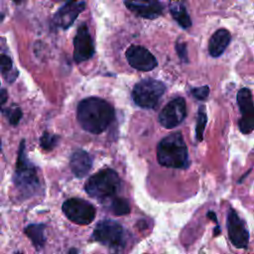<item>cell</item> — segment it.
Here are the masks:
<instances>
[{
	"label": "cell",
	"mask_w": 254,
	"mask_h": 254,
	"mask_svg": "<svg viewBox=\"0 0 254 254\" xmlns=\"http://www.w3.org/2000/svg\"><path fill=\"white\" fill-rule=\"evenodd\" d=\"M94 43L89 34L88 27L82 23L73 38V60L80 64L88 61L94 55Z\"/></svg>",
	"instance_id": "30bf717a"
},
{
	"label": "cell",
	"mask_w": 254,
	"mask_h": 254,
	"mask_svg": "<svg viewBox=\"0 0 254 254\" xmlns=\"http://www.w3.org/2000/svg\"><path fill=\"white\" fill-rule=\"evenodd\" d=\"M0 147H1V143H0Z\"/></svg>",
	"instance_id": "f1b7e54d"
},
{
	"label": "cell",
	"mask_w": 254,
	"mask_h": 254,
	"mask_svg": "<svg viewBox=\"0 0 254 254\" xmlns=\"http://www.w3.org/2000/svg\"><path fill=\"white\" fill-rule=\"evenodd\" d=\"M91 238L108 247H119L124 244V229L117 221L100 220L96 224Z\"/></svg>",
	"instance_id": "8992f818"
},
{
	"label": "cell",
	"mask_w": 254,
	"mask_h": 254,
	"mask_svg": "<svg viewBox=\"0 0 254 254\" xmlns=\"http://www.w3.org/2000/svg\"><path fill=\"white\" fill-rule=\"evenodd\" d=\"M187 116V104L183 97L172 99L159 114V122L162 126L172 129L181 124Z\"/></svg>",
	"instance_id": "9c48e42d"
},
{
	"label": "cell",
	"mask_w": 254,
	"mask_h": 254,
	"mask_svg": "<svg viewBox=\"0 0 254 254\" xmlns=\"http://www.w3.org/2000/svg\"><path fill=\"white\" fill-rule=\"evenodd\" d=\"M230 39V33L226 29H219L214 32L208 42V52L210 56L213 58L220 57L229 45Z\"/></svg>",
	"instance_id": "2e32d148"
},
{
	"label": "cell",
	"mask_w": 254,
	"mask_h": 254,
	"mask_svg": "<svg viewBox=\"0 0 254 254\" xmlns=\"http://www.w3.org/2000/svg\"><path fill=\"white\" fill-rule=\"evenodd\" d=\"M176 50H177V53H178L180 59L183 62L188 63L189 60H188V53H187L186 44L185 43H177L176 44Z\"/></svg>",
	"instance_id": "d4e9b609"
},
{
	"label": "cell",
	"mask_w": 254,
	"mask_h": 254,
	"mask_svg": "<svg viewBox=\"0 0 254 254\" xmlns=\"http://www.w3.org/2000/svg\"><path fill=\"white\" fill-rule=\"evenodd\" d=\"M126 59L133 68L140 71H150L158 64L154 55L146 48L138 45H133L128 48L126 51Z\"/></svg>",
	"instance_id": "7c38bea8"
},
{
	"label": "cell",
	"mask_w": 254,
	"mask_h": 254,
	"mask_svg": "<svg viewBox=\"0 0 254 254\" xmlns=\"http://www.w3.org/2000/svg\"><path fill=\"white\" fill-rule=\"evenodd\" d=\"M157 159L160 165L167 168L183 169L189 166L188 148L181 132L172 133L159 142Z\"/></svg>",
	"instance_id": "7a4b0ae2"
},
{
	"label": "cell",
	"mask_w": 254,
	"mask_h": 254,
	"mask_svg": "<svg viewBox=\"0 0 254 254\" xmlns=\"http://www.w3.org/2000/svg\"><path fill=\"white\" fill-rule=\"evenodd\" d=\"M6 114L12 125H17L22 118V110L17 106L9 107L6 109Z\"/></svg>",
	"instance_id": "7402d4cb"
},
{
	"label": "cell",
	"mask_w": 254,
	"mask_h": 254,
	"mask_svg": "<svg viewBox=\"0 0 254 254\" xmlns=\"http://www.w3.org/2000/svg\"><path fill=\"white\" fill-rule=\"evenodd\" d=\"M12 60L6 55H0V70L7 73L12 69Z\"/></svg>",
	"instance_id": "cb8c5ba5"
},
{
	"label": "cell",
	"mask_w": 254,
	"mask_h": 254,
	"mask_svg": "<svg viewBox=\"0 0 254 254\" xmlns=\"http://www.w3.org/2000/svg\"><path fill=\"white\" fill-rule=\"evenodd\" d=\"M166 85L153 78H144L137 82L132 90L133 101L142 108H154L162 95L165 93Z\"/></svg>",
	"instance_id": "5b68a950"
},
{
	"label": "cell",
	"mask_w": 254,
	"mask_h": 254,
	"mask_svg": "<svg viewBox=\"0 0 254 254\" xmlns=\"http://www.w3.org/2000/svg\"><path fill=\"white\" fill-rule=\"evenodd\" d=\"M8 99V93L6 89L0 90V109H2V106L6 103Z\"/></svg>",
	"instance_id": "484cf974"
},
{
	"label": "cell",
	"mask_w": 254,
	"mask_h": 254,
	"mask_svg": "<svg viewBox=\"0 0 254 254\" xmlns=\"http://www.w3.org/2000/svg\"><path fill=\"white\" fill-rule=\"evenodd\" d=\"M124 4L135 15L146 19L158 18L164 10L158 1H124Z\"/></svg>",
	"instance_id": "5bb4252c"
},
{
	"label": "cell",
	"mask_w": 254,
	"mask_h": 254,
	"mask_svg": "<svg viewBox=\"0 0 254 254\" xmlns=\"http://www.w3.org/2000/svg\"><path fill=\"white\" fill-rule=\"evenodd\" d=\"M85 9V2L68 1L64 3L55 14L54 24L62 29H68L79 13Z\"/></svg>",
	"instance_id": "4fadbf2b"
},
{
	"label": "cell",
	"mask_w": 254,
	"mask_h": 254,
	"mask_svg": "<svg viewBox=\"0 0 254 254\" xmlns=\"http://www.w3.org/2000/svg\"><path fill=\"white\" fill-rule=\"evenodd\" d=\"M226 225L231 243L236 248L247 249L249 243V231L245 221L232 207H229L228 209Z\"/></svg>",
	"instance_id": "ba28073f"
},
{
	"label": "cell",
	"mask_w": 254,
	"mask_h": 254,
	"mask_svg": "<svg viewBox=\"0 0 254 254\" xmlns=\"http://www.w3.org/2000/svg\"><path fill=\"white\" fill-rule=\"evenodd\" d=\"M45 228L46 225L43 223H33L29 224L24 232L32 241L33 245L37 250H41L46 243V236H45Z\"/></svg>",
	"instance_id": "e0dca14e"
},
{
	"label": "cell",
	"mask_w": 254,
	"mask_h": 254,
	"mask_svg": "<svg viewBox=\"0 0 254 254\" xmlns=\"http://www.w3.org/2000/svg\"><path fill=\"white\" fill-rule=\"evenodd\" d=\"M121 181L118 174L112 169H103L92 175L85 183L86 193L97 199H106L113 196L120 189Z\"/></svg>",
	"instance_id": "277c9868"
},
{
	"label": "cell",
	"mask_w": 254,
	"mask_h": 254,
	"mask_svg": "<svg viewBox=\"0 0 254 254\" xmlns=\"http://www.w3.org/2000/svg\"><path fill=\"white\" fill-rule=\"evenodd\" d=\"M110 211L117 216L126 215L130 212V205L127 199L123 197H115L110 202Z\"/></svg>",
	"instance_id": "d6986e66"
},
{
	"label": "cell",
	"mask_w": 254,
	"mask_h": 254,
	"mask_svg": "<svg viewBox=\"0 0 254 254\" xmlns=\"http://www.w3.org/2000/svg\"><path fill=\"white\" fill-rule=\"evenodd\" d=\"M207 121L206 114L204 112V107L200 106L197 111V118H196V126H195V137L197 141H201L203 137L204 127Z\"/></svg>",
	"instance_id": "ffe728a7"
},
{
	"label": "cell",
	"mask_w": 254,
	"mask_h": 254,
	"mask_svg": "<svg viewBox=\"0 0 254 254\" xmlns=\"http://www.w3.org/2000/svg\"><path fill=\"white\" fill-rule=\"evenodd\" d=\"M237 104L241 112V119L238 122L239 129L244 134H249L254 129V107L250 89L243 87L237 92Z\"/></svg>",
	"instance_id": "8fae6325"
},
{
	"label": "cell",
	"mask_w": 254,
	"mask_h": 254,
	"mask_svg": "<svg viewBox=\"0 0 254 254\" xmlns=\"http://www.w3.org/2000/svg\"><path fill=\"white\" fill-rule=\"evenodd\" d=\"M68 254H78V253H77V250L75 248H71V249H69Z\"/></svg>",
	"instance_id": "4316f807"
},
{
	"label": "cell",
	"mask_w": 254,
	"mask_h": 254,
	"mask_svg": "<svg viewBox=\"0 0 254 254\" xmlns=\"http://www.w3.org/2000/svg\"><path fill=\"white\" fill-rule=\"evenodd\" d=\"M17 254H23V253H21V252H18V253H17Z\"/></svg>",
	"instance_id": "83f0119b"
},
{
	"label": "cell",
	"mask_w": 254,
	"mask_h": 254,
	"mask_svg": "<svg viewBox=\"0 0 254 254\" xmlns=\"http://www.w3.org/2000/svg\"><path fill=\"white\" fill-rule=\"evenodd\" d=\"M62 209L70 221L79 225L91 223L96 213L94 206L90 202L77 197L66 199L63 203Z\"/></svg>",
	"instance_id": "52a82bcc"
},
{
	"label": "cell",
	"mask_w": 254,
	"mask_h": 254,
	"mask_svg": "<svg viewBox=\"0 0 254 254\" xmlns=\"http://www.w3.org/2000/svg\"><path fill=\"white\" fill-rule=\"evenodd\" d=\"M190 93L196 99L204 100L207 98V96L209 94V87L207 85H203L200 87H193L190 89Z\"/></svg>",
	"instance_id": "603a6c76"
},
{
	"label": "cell",
	"mask_w": 254,
	"mask_h": 254,
	"mask_svg": "<svg viewBox=\"0 0 254 254\" xmlns=\"http://www.w3.org/2000/svg\"><path fill=\"white\" fill-rule=\"evenodd\" d=\"M69 166L76 178H83L89 173L92 167V159L87 152L77 150L71 155Z\"/></svg>",
	"instance_id": "9a60e30c"
},
{
	"label": "cell",
	"mask_w": 254,
	"mask_h": 254,
	"mask_svg": "<svg viewBox=\"0 0 254 254\" xmlns=\"http://www.w3.org/2000/svg\"><path fill=\"white\" fill-rule=\"evenodd\" d=\"M13 182L15 187L25 195L33 194L40 187L36 168L26 156L24 140L20 143Z\"/></svg>",
	"instance_id": "3957f363"
},
{
	"label": "cell",
	"mask_w": 254,
	"mask_h": 254,
	"mask_svg": "<svg viewBox=\"0 0 254 254\" xmlns=\"http://www.w3.org/2000/svg\"><path fill=\"white\" fill-rule=\"evenodd\" d=\"M170 12L177 23L184 29H188L191 26V20L189 13L182 2H171Z\"/></svg>",
	"instance_id": "ac0fdd59"
},
{
	"label": "cell",
	"mask_w": 254,
	"mask_h": 254,
	"mask_svg": "<svg viewBox=\"0 0 254 254\" xmlns=\"http://www.w3.org/2000/svg\"><path fill=\"white\" fill-rule=\"evenodd\" d=\"M59 140H60V137L58 135H54L49 132H44L40 139V145L44 150L51 151L57 146V144L59 143Z\"/></svg>",
	"instance_id": "44dd1931"
},
{
	"label": "cell",
	"mask_w": 254,
	"mask_h": 254,
	"mask_svg": "<svg viewBox=\"0 0 254 254\" xmlns=\"http://www.w3.org/2000/svg\"><path fill=\"white\" fill-rule=\"evenodd\" d=\"M113 107L99 97L82 99L76 109V117L81 128L92 134H100L107 129L114 119Z\"/></svg>",
	"instance_id": "6da1fadb"
}]
</instances>
